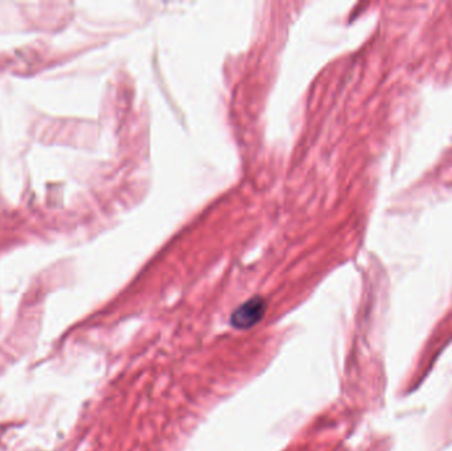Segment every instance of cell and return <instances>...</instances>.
I'll return each mask as SVG.
<instances>
[{
    "label": "cell",
    "mask_w": 452,
    "mask_h": 451,
    "mask_svg": "<svg viewBox=\"0 0 452 451\" xmlns=\"http://www.w3.org/2000/svg\"><path fill=\"white\" fill-rule=\"evenodd\" d=\"M267 308V303L261 297H254L252 299L246 301L241 306L237 307L232 316L230 325L238 329H248L252 328L257 323L262 321Z\"/></svg>",
    "instance_id": "6da1fadb"
}]
</instances>
